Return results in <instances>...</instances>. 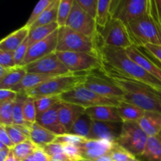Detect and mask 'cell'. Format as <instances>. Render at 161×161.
Here are the masks:
<instances>
[{
    "instance_id": "cell-27",
    "label": "cell",
    "mask_w": 161,
    "mask_h": 161,
    "mask_svg": "<svg viewBox=\"0 0 161 161\" xmlns=\"http://www.w3.org/2000/svg\"><path fill=\"white\" fill-rule=\"evenodd\" d=\"M59 3L60 0H52L51 3L49 5L48 7L42 12L39 18L30 27V29L57 22Z\"/></svg>"
},
{
    "instance_id": "cell-29",
    "label": "cell",
    "mask_w": 161,
    "mask_h": 161,
    "mask_svg": "<svg viewBox=\"0 0 161 161\" xmlns=\"http://www.w3.org/2000/svg\"><path fill=\"white\" fill-rule=\"evenodd\" d=\"M142 157L148 161H161V142L157 136L149 137Z\"/></svg>"
},
{
    "instance_id": "cell-2",
    "label": "cell",
    "mask_w": 161,
    "mask_h": 161,
    "mask_svg": "<svg viewBox=\"0 0 161 161\" xmlns=\"http://www.w3.org/2000/svg\"><path fill=\"white\" fill-rule=\"evenodd\" d=\"M100 70L122 90L124 97L121 102L136 105L146 112L161 113V103L153 88L122 75L103 63Z\"/></svg>"
},
{
    "instance_id": "cell-26",
    "label": "cell",
    "mask_w": 161,
    "mask_h": 161,
    "mask_svg": "<svg viewBox=\"0 0 161 161\" xmlns=\"http://www.w3.org/2000/svg\"><path fill=\"white\" fill-rule=\"evenodd\" d=\"M27 73L25 66H17L9 69L6 75L0 80V89L11 90L20 83Z\"/></svg>"
},
{
    "instance_id": "cell-38",
    "label": "cell",
    "mask_w": 161,
    "mask_h": 161,
    "mask_svg": "<svg viewBox=\"0 0 161 161\" xmlns=\"http://www.w3.org/2000/svg\"><path fill=\"white\" fill-rule=\"evenodd\" d=\"M42 149L51 157V159H56L61 161H70L68 157L64 155L63 150V146L59 143L53 142L47 146H42Z\"/></svg>"
},
{
    "instance_id": "cell-7",
    "label": "cell",
    "mask_w": 161,
    "mask_h": 161,
    "mask_svg": "<svg viewBox=\"0 0 161 161\" xmlns=\"http://www.w3.org/2000/svg\"><path fill=\"white\" fill-rule=\"evenodd\" d=\"M149 136L141 128L138 122H123V127L116 144L133 154L142 157L144 153Z\"/></svg>"
},
{
    "instance_id": "cell-35",
    "label": "cell",
    "mask_w": 161,
    "mask_h": 161,
    "mask_svg": "<svg viewBox=\"0 0 161 161\" xmlns=\"http://www.w3.org/2000/svg\"><path fill=\"white\" fill-rule=\"evenodd\" d=\"M60 96H47L35 100L37 116H41L48 110L61 103Z\"/></svg>"
},
{
    "instance_id": "cell-22",
    "label": "cell",
    "mask_w": 161,
    "mask_h": 161,
    "mask_svg": "<svg viewBox=\"0 0 161 161\" xmlns=\"http://www.w3.org/2000/svg\"><path fill=\"white\" fill-rule=\"evenodd\" d=\"M138 123L148 136H157L161 130V113L146 112L144 116Z\"/></svg>"
},
{
    "instance_id": "cell-31",
    "label": "cell",
    "mask_w": 161,
    "mask_h": 161,
    "mask_svg": "<svg viewBox=\"0 0 161 161\" xmlns=\"http://www.w3.org/2000/svg\"><path fill=\"white\" fill-rule=\"evenodd\" d=\"M92 122V119L85 113L77 119L69 133L88 138L91 131Z\"/></svg>"
},
{
    "instance_id": "cell-39",
    "label": "cell",
    "mask_w": 161,
    "mask_h": 161,
    "mask_svg": "<svg viewBox=\"0 0 161 161\" xmlns=\"http://www.w3.org/2000/svg\"><path fill=\"white\" fill-rule=\"evenodd\" d=\"M109 155L113 161H130L136 158L135 156L116 143H115Z\"/></svg>"
},
{
    "instance_id": "cell-59",
    "label": "cell",
    "mask_w": 161,
    "mask_h": 161,
    "mask_svg": "<svg viewBox=\"0 0 161 161\" xmlns=\"http://www.w3.org/2000/svg\"><path fill=\"white\" fill-rule=\"evenodd\" d=\"M130 161H140V160H137L136 158L135 159V160H130Z\"/></svg>"
},
{
    "instance_id": "cell-56",
    "label": "cell",
    "mask_w": 161,
    "mask_h": 161,
    "mask_svg": "<svg viewBox=\"0 0 161 161\" xmlns=\"http://www.w3.org/2000/svg\"><path fill=\"white\" fill-rule=\"evenodd\" d=\"M155 94L161 103V90H155Z\"/></svg>"
},
{
    "instance_id": "cell-55",
    "label": "cell",
    "mask_w": 161,
    "mask_h": 161,
    "mask_svg": "<svg viewBox=\"0 0 161 161\" xmlns=\"http://www.w3.org/2000/svg\"><path fill=\"white\" fill-rule=\"evenodd\" d=\"M5 161H19L17 159V157L14 156V153L12 152V150L10 151V153H9V156H8V157L6 158V160Z\"/></svg>"
},
{
    "instance_id": "cell-9",
    "label": "cell",
    "mask_w": 161,
    "mask_h": 161,
    "mask_svg": "<svg viewBox=\"0 0 161 161\" xmlns=\"http://www.w3.org/2000/svg\"><path fill=\"white\" fill-rule=\"evenodd\" d=\"M61 62L72 73H85L100 70L102 62L97 53L82 52H56Z\"/></svg>"
},
{
    "instance_id": "cell-18",
    "label": "cell",
    "mask_w": 161,
    "mask_h": 161,
    "mask_svg": "<svg viewBox=\"0 0 161 161\" xmlns=\"http://www.w3.org/2000/svg\"><path fill=\"white\" fill-rule=\"evenodd\" d=\"M86 108L66 102H61L58 108V116L61 124L64 127L69 133L73 124L83 114H84Z\"/></svg>"
},
{
    "instance_id": "cell-43",
    "label": "cell",
    "mask_w": 161,
    "mask_h": 161,
    "mask_svg": "<svg viewBox=\"0 0 161 161\" xmlns=\"http://www.w3.org/2000/svg\"><path fill=\"white\" fill-rule=\"evenodd\" d=\"M76 1L84 12H86L88 15L94 19L96 18L98 0H76Z\"/></svg>"
},
{
    "instance_id": "cell-19",
    "label": "cell",
    "mask_w": 161,
    "mask_h": 161,
    "mask_svg": "<svg viewBox=\"0 0 161 161\" xmlns=\"http://www.w3.org/2000/svg\"><path fill=\"white\" fill-rule=\"evenodd\" d=\"M59 105H56L51 109L48 110L36 118V123L38 124L58 136L68 133L59 119V116H58Z\"/></svg>"
},
{
    "instance_id": "cell-42",
    "label": "cell",
    "mask_w": 161,
    "mask_h": 161,
    "mask_svg": "<svg viewBox=\"0 0 161 161\" xmlns=\"http://www.w3.org/2000/svg\"><path fill=\"white\" fill-rule=\"evenodd\" d=\"M51 2L52 0H41V1H39L36 4V6H35L34 9L31 12V15H30L29 18H28V21L26 22L25 25L30 28V27L39 18V16L42 14V12L48 7V6L51 3Z\"/></svg>"
},
{
    "instance_id": "cell-11",
    "label": "cell",
    "mask_w": 161,
    "mask_h": 161,
    "mask_svg": "<svg viewBox=\"0 0 161 161\" xmlns=\"http://www.w3.org/2000/svg\"><path fill=\"white\" fill-rule=\"evenodd\" d=\"M101 71V70H100ZM82 86L94 91L104 97L116 100H123L124 92L109 77L106 76L101 71V74L94 71L86 72V77Z\"/></svg>"
},
{
    "instance_id": "cell-44",
    "label": "cell",
    "mask_w": 161,
    "mask_h": 161,
    "mask_svg": "<svg viewBox=\"0 0 161 161\" xmlns=\"http://www.w3.org/2000/svg\"><path fill=\"white\" fill-rule=\"evenodd\" d=\"M0 66L6 69H13L17 67L14 52L0 50Z\"/></svg>"
},
{
    "instance_id": "cell-52",
    "label": "cell",
    "mask_w": 161,
    "mask_h": 161,
    "mask_svg": "<svg viewBox=\"0 0 161 161\" xmlns=\"http://www.w3.org/2000/svg\"><path fill=\"white\" fill-rule=\"evenodd\" d=\"M81 161H113L112 160L111 157H110L109 154L106 156H104V157H100V158L97 159V160H82Z\"/></svg>"
},
{
    "instance_id": "cell-34",
    "label": "cell",
    "mask_w": 161,
    "mask_h": 161,
    "mask_svg": "<svg viewBox=\"0 0 161 161\" xmlns=\"http://www.w3.org/2000/svg\"><path fill=\"white\" fill-rule=\"evenodd\" d=\"M111 1L112 0H98L97 16L95 18L96 24L98 28H104L111 18L110 15Z\"/></svg>"
},
{
    "instance_id": "cell-57",
    "label": "cell",
    "mask_w": 161,
    "mask_h": 161,
    "mask_svg": "<svg viewBox=\"0 0 161 161\" xmlns=\"http://www.w3.org/2000/svg\"><path fill=\"white\" fill-rule=\"evenodd\" d=\"M157 137H158L159 139H160V142H161V130L160 131V133L158 134V135H157Z\"/></svg>"
},
{
    "instance_id": "cell-58",
    "label": "cell",
    "mask_w": 161,
    "mask_h": 161,
    "mask_svg": "<svg viewBox=\"0 0 161 161\" xmlns=\"http://www.w3.org/2000/svg\"><path fill=\"white\" fill-rule=\"evenodd\" d=\"M50 161H61V160H56V159H51V160Z\"/></svg>"
},
{
    "instance_id": "cell-36",
    "label": "cell",
    "mask_w": 161,
    "mask_h": 161,
    "mask_svg": "<svg viewBox=\"0 0 161 161\" xmlns=\"http://www.w3.org/2000/svg\"><path fill=\"white\" fill-rule=\"evenodd\" d=\"M73 2L74 0H60L57 18V23L59 28L66 26L68 19L72 12Z\"/></svg>"
},
{
    "instance_id": "cell-14",
    "label": "cell",
    "mask_w": 161,
    "mask_h": 161,
    "mask_svg": "<svg viewBox=\"0 0 161 161\" xmlns=\"http://www.w3.org/2000/svg\"><path fill=\"white\" fill-rule=\"evenodd\" d=\"M58 29L46 39L36 42L29 47L23 61L20 64V66H25L44 57L55 53L57 51V46H58Z\"/></svg>"
},
{
    "instance_id": "cell-3",
    "label": "cell",
    "mask_w": 161,
    "mask_h": 161,
    "mask_svg": "<svg viewBox=\"0 0 161 161\" xmlns=\"http://www.w3.org/2000/svg\"><path fill=\"white\" fill-rule=\"evenodd\" d=\"M126 26L133 45L138 47H143L147 44L161 45V24L155 1H151L150 10L146 15Z\"/></svg>"
},
{
    "instance_id": "cell-50",
    "label": "cell",
    "mask_w": 161,
    "mask_h": 161,
    "mask_svg": "<svg viewBox=\"0 0 161 161\" xmlns=\"http://www.w3.org/2000/svg\"><path fill=\"white\" fill-rule=\"evenodd\" d=\"M0 142L4 144L6 147L10 149H12L15 146L13 142L11 141L9 135H8L6 129L3 125H0Z\"/></svg>"
},
{
    "instance_id": "cell-21",
    "label": "cell",
    "mask_w": 161,
    "mask_h": 161,
    "mask_svg": "<svg viewBox=\"0 0 161 161\" xmlns=\"http://www.w3.org/2000/svg\"><path fill=\"white\" fill-rule=\"evenodd\" d=\"M29 31L30 28L25 25L19 29L13 31L0 41V50L14 52L27 39Z\"/></svg>"
},
{
    "instance_id": "cell-53",
    "label": "cell",
    "mask_w": 161,
    "mask_h": 161,
    "mask_svg": "<svg viewBox=\"0 0 161 161\" xmlns=\"http://www.w3.org/2000/svg\"><path fill=\"white\" fill-rule=\"evenodd\" d=\"M156 6H157V10L158 13L159 17L161 18V0H156L155 1Z\"/></svg>"
},
{
    "instance_id": "cell-54",
    "label": "cell",
    "mask_w": 161,
    "mask_h": 161,
    "mask_svg": "<svg viewBox=\"0 0 161 161\" xmlns=\"http://www.w3.org/2000/svg\"><path fill=\"white\" fill-rule=\"evenodd\" d=\"M9 69H6V68L0 66V80H1V79H3V77L6 75V74L7 73L8 71H9Z\"/></svg>"
},
{
    "instance_id": "cell-24",
    "label": "cell",
    "mask_w": 161,
    "mask_h": 161,
    "mask_svg": "<svg viewBox=\"0 0 161 161\" xmlns=\"http://www.w3.org/2000/svg\"><path fill=\"white\" fill-rule=\"evenodd\" d=\"M58 135H54L47 129L35 123L30 128V139L38 146H47V145L53 143L56 140Z\"/></svg>"
},
{
    "instance_id": "cell-49",
    "label": "cell",
    "mask_w": 161,
    "mask_h": 161,
    "mask_svg": "<svg viewBox=\"0 0 161 161\" xmlns=\"http://www.w3.org/2000/svg\"><path fill=\"white\" fill-rule=\"evenodd\" d=\"M148 53L152 55L155 59L161 63V45H153V44H147L142 47Z\"/></svg>"
},
{
    "instance_id": "cell-37",
    "label": "cell",
    "mask_w": 161,
    "mask_h": 161,
    "mask_svg": "<svg viewBox=\"0 0 161 161\" xmlns=\"http://www.w3.org/2000/svg\"><path fill=\"white\" fill-rule=\"evenodd\" d=\"M14 102L0 104V125H14L13 119V107Z\"/></svg>"
},
{
    "instance_id": "cell-51",
    "label": "cell",
    "mask_w": 161,
    "mask_h": 161,
    "mask_svg": "<svg viewBox=\"0 0 161 161\" xmlns=\"http://www.w3.org/2000/svg\"><path fill=\"white\" fill-rule=\"evenodd\" d=\"M11 149L9 148H5L3 149H0V161H5L9 156Z\"/></svg>"
},
{
    "instance_id": "cell-46",
    "label": "cell",
    "mask_w": 161,
    "mask_h": 161,
    "mask_svg": "<svg viewBox=\"0 0 161 161\" xmlns=\"http://www.w3.org/2000/svg\"><path fill=\"white\" fill-rule=\"evenodd\" d=\"M29 47V42H28V37H27V39L20 44V47L14 52V59H15V62L17 66H20V64L23 61Z\"/></svg>"
},
{
    "instance_id": "cell-17",
    "label": "cell",
    "mask_w": 161,
    "mask_h": 161,
    "mask_svg": "<svg viewBox=\"0 0 161 161\" xmlns=\"http://www.w3.org/2000/svg\"><path fill=\"white\" fill-rule=\"evenodd\" d=\"M125 51L130 59L161 82V67L140 50L139 47L132 45L131 47L126 49Z\"/></svg>"
},
{
    "instance_id": "cell-8",
    "label": "cell",
    "mask_w": 161,
    "mask_h": 161,
    "mask_svg": "<svg viewBox=\"0 0 161 161\" xmlns=\"http://www.w3.org/2000/svg\"><path fill=\"white\" fill-rule=\"evenodd\" d=\"M60 97L62 102L80 105L86 109L102 105L117 107L120 102L116 99L102 97L82 85L74 88L72 91L62 94L60 95Z\"/></svg>"
},
{
    "instance_id": "cell-30",
    "label": "cell",
    "mask_w": 161,
    "mask_h": 161,
    "mask_svg": "<svg viewBox=\"0 0 161 161\" xmlns=\"http://www.w3.org/2000/svg\"><path fill=\"white\" fill-rule=\"evenodd\" d=\"M27 99V95L25 94H18L17 98L14 102L13 107V119L14 125H20L30 127L32 124L27 122L24 116V105Z\"/></svg>"
},
{
    "instance_id": "cell-12",
    "label": "cell",
    "mask_w": 161,
    "mask_h": 161,
    "mask_svg": "<svg viewBox=\"0 0 161 161\" xmlns=\"http://www.w3.org/2000/svg\"><path fill=\"white\" fill-rule=\"evenodd\" d=\"M66 26L91 39H94L97 36V26L95 19L84 12L76 0L73 2L72 12Z\"/></svg>"
},
{
    "instance_id": "cell-48",
    "label": "cell",
    "mask_w": 161,
    "mask_h": 161,
    "mask_svg": "<svg viewBox=\"0 0 161 161\" xmlns=\"http://www.w3.org/2000/svg\"><path fill=\"white\" fill-rule=\"evenodd\" d=\"M17 95L18 94L13 90L0 89V104L14 102Z\"/></svg>"
},
{
    "instance_id": "cell-10",
    "label": "cell",
    "mask_w": 161,
    "mask_h": 161,
    "mask_svg": "<svg viewBox=\"0 0 161 161\" xmlns=\"http://www.w3.org/2000/svg\"><path fill=\"white\" fill-rule=\"evenodd\" d=\"M97 35L103 43L109 47L126 50L133 45L127 26L112 17L104 28H97Z\"/></svg>"
},
{
    "instance_id": "cell-40",
    "label": "cell",
    "mask_w": 161,
    "mask_h": 161,
    "mask_svg": "<svg viewBox=\"0 0 161 161\" xmlns=\"http://www.w3.org/2000/svg\"><path fill=\"white\" fill-rule=\"evenodd\" d=\"M24 116L25 120L29 124H33L36 123L37 113H36L35 99L27 96V99L24 105Z\"/></svg>"
},
{
    "instance_id": "cell-20",
    "label": "cell",
    "mask_w": 161,
    "mask_h": 161,
    "mask_svg": "<svg viewBox=\"0 0 161 161\" xmlns=\"http://www.w3.org/2000/svg\"><path fill=\"white\" fill-rule=\"evenodd\" d=\"M86 114L93 121L99 122H123L118 113L117 108L108 105H102L86 108Z\"/></svg>"
},
{
    "instance_id": "cell-23",
    "label": "cell",
    "mask_w": 161,
    "mask_h": 161,
    "mask_svg": "<svg viewBox=\"0 0 161 161\" xmlns=\"http://www.w3.org/2000/svg\"><path fill=\"white\" fill-rule=\"evenodd\" d=\"M53 78H55V76L43 75V74L27 73L20 83H18L17 86H14L11 90L17 92V94H24L26 91L34 89L43 83L44 82Z\"/></svg>"
},
{
    "instance_id": "cell-6",
    "label": "cell",
    "mask_w": 161,
    "mask_h": 161,
    "mask_svg": "<svg viewBox=\"0 0 161 161\" xmlns=\"http://www.w3.org/2000/svg\"><path fill=\"white\" fill-rule=\"evenodd\" d=\"M151 7L149 0H112L110 15L125 25L146 15Z\"/></svg>"
},
{
    "instance_id": "cell-1",
    "label": "cell",
    "mask_w": 161,
    "mask_h": 161,
    "mask_svg": "<svg viewBox=\"0 0 161 161\" xmlns=\"http://www.w3.org/2000/svg\"><path fill=\"white\" fill-rule=\"evenodd\" d=\"M97 53L102 62L122 75L148 85L154 90H161V82L130 59L125 49L109 47L103 43L97 32L95 39Z\"/></svg>"
},
{
    "instance_id": "cell-16",
    "label": "cell",
    "mask_w": 161,
    "mask_h": 161,
    "mask_svg": "<svg viewBox=\"0 0 161 161\" xmlns=\"http://www.w3.org/2000/svg\"><path fill=\"white\" fill-rule=\"evenodd\" d=\"M123 122L93 121L88 139H107L116 142L121 133Z\"/></svg>"
},
{
    "instance_id": "cell-45",
    "label": "cell",
    "mask_w": 161,
    "mask_h": 161,
    "mask_svg": "<svg viewBox=\"0 0 161 161\" xmlns=\"http://www.w3.org/2000/svg\"><path fill=\"white\" fill-rule=\"evenodd\" d=\"M64 153L70 161H81L83 160L80 147L77 146H63Z\"/></svg>"
},
{
    "instance_id": "cell-28",
    "label": "cell",
    "mask_w": 161,
    "mask_h": 161,
    "mask_svg": "<svg viewBox=\"0 0 161 161\" xmlns=\"http://www.w3.org/2000/svg\"><path fill=\"white\" fill-rule=\"evenodd\" d=\"M58 28H59V26H58L57 22L50 24V25H42V26L37 27V28H31V29H30L29 34H28V36L29 46L31 47V45H33L36 42L46 39L49 36H50L52 33L57 31Z\"/></svg>"
},
{
    "instance_id": "cell-13",
    "label": "cell",
    "mask_w": 161,
    "mask_h": 161,
    "mask_svg": "<svg viewBox=\"0 0 161 161\" xmlns=\"http://www.w3.org/2000/svg\"><path fill=\"white\" fill-rule=\"evenodd\" d=\"M28 73L43 74L52 76H61L72 73L65 65L61 62L56 52L41 58L35 62L25 65Z\"/></svg>"
},
{
    "instance_id": "cell-33",
    "label": "cell",
    "mask_w": 161,
    "mask_h": 161,
    "mask_svg": "<svg viewBox=\"0 0 161 161\" xmlns=\"http://www.w3.org/2000/svg\"><path fill=\"white\" fill-rule=\"evenodd\" d=\"M37 148L38 146L29 138L20 144L16 145L11 150L19 161H25Z\"/></svg>"
},
{
    "instance_id": "cell-47",
    "label": "cell",
    "mask_w": 161,
    "mask_h": 161,
    "mask_svg": "<svg viewBox=\"0 0 161 161\" xmlns=\"http://www.w3.org/2000/svg\"><path fill=\"white\" fill-rule=\"evenodd\" d=\"M51 157L40 147H38L25 161H50Z\"/></svg>"
},
{
    "instance_id": "cell-4",
    "label": "cell",
    "mask_w": 161,
    "mask_h": 161,
    "mask_svg": "<svg viewBox=\"0 0 161 161\" xmlns=\"http://www.w3.org/2000/svg\"><path fill=\"white\" fill-rule=\"evenodd\" d=\"M86 77V72L55 77L24 94L35 100L47 96H60L83 85Z\"/></svg>"
},
{
    "instance_id": "cell-5",
    "label": "cell",
    "mask_w": 161,
    "mask_h": 161,
    "mask_svg": "<svg viewBox=\"0 0 161 161\" xmlns=\"http://www.w3.org/2000/svg\"><path fill=\"white\" fill-rule=\"evenodd\" d=\"M56 52L97 53L94 39L86 37L67 26L61 27L58 29Z\"/></svg>"
},
{
    "instance_id": "cell-41",
    "label": "cell",
    "mask_w": 161,
    "mask_h": 161,
    "mask_svg": "<svg viewBox=\"0 0 161 161\" xmlns=\"http://www.w3.org/2000/svg\"><path fill=\"white\" fill-rule=\"evenodd\" d=\"M87 138H83V137L78 136V135H72V134H64V135H59L57 137L54 142L59 143L62 146L66 145H71V146H80L82 143L84 142Z\"/></svg>"
},
{
    "instance_id": "cell-15",
    "label": "cell",
    "mask_w": 161,
    "mask_h": 161,
    "mask_svg": "<svg viewBox=\"0 0 161 161\" xmlns=\"http://www.w3.org/2000/svg\"><path fill=\"white\" fill-rule=\"evenodd\" d=\"M115 143L107 139H86L79 146L82 158L86 160H94L110 153Z\"/></svg>"
},
{
    "instance_id": "cell-25",
    "label": "cell",
    "mask_w": 161,
    "mask_h": 161,
    "mask_svg": "<svg viewBox=\"0 0 161 161\" xmlns=\"http://www.w3.org/2000/svg\"><path fill=\"white\" fill-rule=\"evenodd\" d=\"M116 108L123 122H138L146 113V111L142 108L124 102H119V105Z\"/></svg>"
},
{
    "instance_id": "cell-32",
    "label": "cell",
    "mask_w": 161,
    "mask_h": 161,
    "mask_svg": "<svg viewBox=\"0 0 161 161\" xmlns=\"http://www.w3.org/2000/svg\"><path fill=\"white\" fill-rule=\"evenodd\" d=\"M14 146L30 138V127L20 125L3 126Z\"/></svg>"
}]
</instances>
